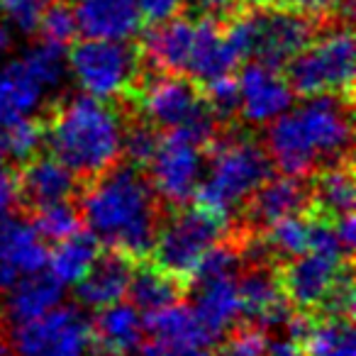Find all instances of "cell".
I'll return each instance as SVG.
<instances>
[{
    "mask_svg": "<svg viewBox=\"0 0 356 356\" xmlns=\"http://www.w3.org/2000/svg\"><path fill=\"white\" fill-rule=\"evenodd\" d=\"M83 227L103 244L132 261L149 259L156 239L161 213L159 198L142 168L115 163L86 184L81 195Z\"/></svg>",
    "mask_w": 356,
    "mask_h": 356,
    "instance_id": "obj_1",
    "label": "cell"
},
{
    "mask_svg": "<svg viewBox=\"0 0 356 356\" xmlns=\"http://www.w3.org/2000/svg\"><path fill=\"white\" fill-rule=\"evenodd\" d=\"M44 142L79 184H88L120 161L122 120L93 95H74L44 124Z\"/></svg>",
    "mask_w": 356,
    "mask_h": 356,
    "instance_id": "obj_2",
    "label": "cell"
},
{
    "mask_svg": "<svg viewBox=\"0 0 356 356\" xmlns=\"http://www.w3.org/2000/svg\"><path fill=\"white\" fill-rule=\"evenodd\" d=\"M210 159L208 176L200 178L193 193V205L227 220L242 208L259 186L271 176V159L266 149L249 137H225L220 134L205 147Z\"/></svg>",
    "mask_w": 356,
    "mask_h": 356,
    "instance_id": "obj_3",
    "label": "cell"
},
{
    "mask_svg": "<svg viewBox=\"0 0 356 356\" xmlns=\"http://www.w3.org/2000/svg\"><path fill=\"white\" fill-rule=\"evenodd\" d=\"M225 37L239 61L254 59L271 69H283L315 40V22L293 8L264 6L234 17Z\"/></svg>",
    "mask_w": 356,
    "mask_h": 356,
    "instance_id": "obj_4",
    "label": "cell"
},
{
    "mask_svg": "<svg viewBox=\"0 0 356 356\" xmlns=\"http://www.w3.org/2000/svg\"><path fill=\"white\" fill-rule=\"evenodd\" d=\"M139 110L152 124L181 129L203 149L220 134V122L203 100L200 86L184 74H159L147 81L139 93Z\"/></svg>",
    "mask_w": 356,
    "mask_h": 356,
    "instance_id": "obj_5",
    "label": "cell"
},
{
    "mask_svg": "<svg viewBox=\"0 0 356 356\" xmlns=\"http://www.w3.org/2000/svg\"><path fill=\"white\" fill-rule=\"evenodd\" d=\"M354 59L356 47L349 27H334L312 40L300 54L286 64V81L293 95H344L354 90Z\"/></svg>",
    "mask_w": 356,
    "mask_h": 356,
    "instance_id": "obj_6",
    "label": "cell"
},
{
    "mask_svg": "<svg viewBox=\"0 0 356 356\" xmlns=\"http://www.w3.org/2000/svg\"><path fill=\"white\" fill-rule=\"evenodd\" d=\"M227 232V220L198 208L181 205L159 225L152 247V264L171 273L173 278L191 286L195 266L213 244H218Z\"/></svg>",
    "mask_w": 356,
    "mask_h": 356,
    "instance_id": "obj_7",
    "label": "cell"
},
{
    "mask_svg": "<svg viewBox=\"0 0 356 356\" xmlns=\"http://www.w3.org/2000/svg\"><path fill=\"white\" fill-rule=\"evenodd\" d=\"M139 61L142 56L127 42L83 37V42L71 49L69 69L83 93L98 100H110L134 90Z\"/></svg>",
    "mask_w": 356,
    "mask_h": 356,
    "instance_id": "obj_8",
    "label": "cell"
},
{
    "mask_svg": "<svg viewBox=\"0 0 356 356\" xmlns=\"http://www.w3.org/2000/svg\"><path fill=\"white\" fill-rule=\"evenodd\" d=\"M203 152L205 149L181 129H166L161 134L159 149L149 163V184L159 200L171 208H181L193 200L203 178Z\"/></svg>",
    "mask_w": 356,
    "mask_h": 356,
    "instance_id": "obj_9",
    "label": "cell"
},
{
    "mask_svg": "<svg viewBox=\"0 0 356 356\" xmlns=\"http://www.w3.org/2000/svg\"><path fill=\"white\" fill-rule=\"evenodd\" d=\"M13 349L20 356H86L90 349L88 320L74 305H56L42 317L17 322Z\"/></svg>",
    "mask_w": 356,
    "mask_h": 356,
    "instance_id": "obj_10",
    "label": "cell"
},
{
    "mask_svg": "<svg viewBox=\"0 0 356 356\" xmlns=\"http://www.w3.org/2000/svg\"><path fill=\"white\" fill-rule=\"evenodd\" d=\"M351 98L334 93L312 95L293 110L302 134L310 142L317 161L327 163L351 159Z\"/></svg>",
    "mask_w": 356,
    "mask_h": 356,
    "instance_id": "obj_11",
    "label": "cell"
},
{
    "mask_svg": "<svg viewBox=\"0 0 356 356\" xmlns=\"http://www.w3.org/2000/svg\"><path fill=\"white\" fill-rule=\"evenodd\" d=\"M346 266H351V259L307 249L298 257L283 259L281 268H276V281L291 305L317 310Z\"/></svg>",
    "mask_w": 356,
    "mask_h": 356,
    "instance_id": "obj_12",
    "label": "cell"
},
{
    "mask_svg": "<svg viewBox=\"0 0 356 356\" xmlns=\"http://www.w3.org/2000/svg\"><path fill=\"white\" fill-rule=\"evenodd\" d=\"M239 86V115L247 122L264 124L288 113L293 105V90L281 69L252 61L237 76Z\"/></svg>",
    "mask_w": 356,
    "mask_h": 356,
    "instance_id": "obj_13",
    "label": "cell"
},
{
    "mask_svg": "<svg viewBox=\"0 0 356 356\" xmlns=\"http://www.w3.org/2000/svg\"><path fill=\"white\" fill-rule=\"evenodd\" d=\"M49 252L30 222L0 215V291H8L20 276L47 266Z\"/></svg>",
    "mask_w": 356,
    "mask_h": 356,
    "instance_id": "obj_14",
    "label": "cell"
},
{
    "mask_svg": "<svg viewBox=\"0 0 356 356\" xmlns=\"http://www.w3.org/2000/svg\"><path fill=\"white\" fill-rule=\"evenodd\" d=\"M93 356H132L142 346V315L132 302H113L100 307L88 322Z\"/></svg>",
    "mask_w": 356,
    "mask_h": 356,
    "instance_id": "obj_15",
    "label": "cell"
},
{
    "mask_svg": "<svg viewBox=\"0 0 356 356\" xmlns=\"http://www.w3.org/2000/svg\"><path fill=\"white\" fill-rule=\"evenodd\" d=\"M79 188L76 176L56 161L54 156H32L22 161V168L15 176V193L17 200L27 205V208H40V205L61 203V200H71Z\"/></svg>",
    "mask_w": 356,
    "mask_h": 356,
    "instance_id": "obj_16",
    "label": "cell"
},
{
    "mask_svg": "<svg viewBox=\"0 0 356 356\" xmlns=\"http://www.w3.org/2000/svg\"><path fill=\"white\" fill-rule=\"evenodd\" d=\"M195 20L173 15L168 20L154 22L152 30L142 40V59L159 74H184L188 69L191 49H193Z\"/></svg>",
    "mask_w": 356,
    "mask_h": 356,
    "instance_id": "obj_17",
    "label": "cell"
},
{
    "mask_svg": "<svg viewBox=\"0 0 356 356\" xmlns=\"http://www.w3.org/2000/svg\"><path fill=\"white\" fill-rule=\"evenodd\" d=\"M74 15L79 35L88 40L127 42L142 25L137 0H76Z\"/></svg>",
    "mask_w": 356,
    "mask_h": 356,
    "instance_id": "obj_18",
    "label": "cell"
},
{
    "mask_svg": "<svg viewBox=\"0 0 356 356\" xmlns=\"http://www.w3.org/2000/svg\"><path fill=\"white\" fill-rule=\"evenodd\" d=\"M247 218L254 227L266 229L271 222L310 210V186L305 178L293 176H268L261 186L252 193V198L244 203Z\"/></svg>",
    "mask_w": 356,
    "mask_h": 356,
    "instance_id": "obj_19",
    "label": "cell"
},
{
    "mask_svg": "<svg viewBox=\"0 0 356 356\" xmlns=\"http://www.w3.org/2000/svg\"><path fill=\"white\" fill-rule=\"evenodd\" d=\"M134 266H137V261H132L124 254L103 249L93 261V266L86 271V276L76 281V300L86 307H93V310L122 300L127 296Z\"/></svg>",
    "mask_w": 356,
    "mask_h": 356,
    "instance_id": "obj_20",
    "label": "cell"
},
{
    "mask_svg": "<svg viewBox=\"0 0 356 356\" xmlns=\"http://www.w3.org/2000/svg\"><path fill=\"white\" fill-rule=\"evenodd\" d=\"M237 288L239 300H242V315L249 320V325H257L261 330L286 325V320L291 317V307H288L291 302L278 288L276 273L254 264L242 276V281H237Z\"/></svg>",
    "mask_w": 356,
    "mask_h": 356,
    "instance_id": "obj_21",
    "label": "cell"
},
{
    "mask_svg": "<svg viewBox=\"0 0 356 356\" xmlns=\"http://www.w3.org/2000/svg\"><path fill=\"white\" fill-rule=\"evenodd\" d=\"M237 64H239V56L229 47L222 27L213 17L195 20L193 49H191L186 76L193 79L195 83H205V81L218 79V76L232 74Z\"/></svg>",
    "mask_w": 356,
    "mask_h": 356,
    "instance_id": "obj_22",
    "label": "cell"
},
{
    "mask_svg": "<svg viewBox=\"0 0 356 356\" xmlns=\"http://www.w3.org/2000/svg\"><path fill=\"white\" fill-rule=\"evenodd\" d=\"M354 171H351V159L327 163L317 168L310 184V210L307 213L322 218L327 222L341 218L346 213H354Z\"/></svg>",
    "mask_w": 356,
    "mask_h": 356,
    "instance_id": "obj_23",
    "label": "cell"
},
{
    "mask_svg": "<svg viewBox=\"0 0 356 356\" xmlns=\"http://www.w3.org/2000/svg\"><path fill=\"white\" fill-rule=\"evenodd\" d=\"M198 286L200 288L195 296L193 312L203 325V330L208 332L210 341H218L242 317L237 278H213V281H200Z\"/></svg>",
    "mask_w": 356,
    "mask_h": 356,
    "instance_id": "obj_24",
    "label": "cell"
},
{
    "mask_svg": "<svg viewBox=\"0 0 356 356\" xmlns=\"http://www.w3.org/2000/svg\"><path fill=\"white\" fill-rule=\"evenodd\" d=\"M8 296V312L15 322H27L42 317L44 312L61 305L64 298V283L51 271H32L20 276L10 288Z\"/></svg>",
    "mask_w": 356,
    "mask_h": 356,
    "instance_id": "obj_25",
    "label": "cell"
},
{
    "mask_svg": "<svg viewBox=\"0 0 356 356\" xmlns=\"http://www.w3.org/2000/svg\"><path fill=\"white\" fill-rule=\"evenodd\" d=\"M144 332L152 334L154 341L173 346H210L208 332L203 330L200 320L195 317L193 307L184 302H171L166 307H159L154 312H144L142 317Z\"/></svg>",
    "mask_w": 356,
    "mask_h": 356,
    "instance_id": "obj_26",
    "label": "cell"
},
{
    "mask_svg": "<svg viewBox=\"0 0 356 356\" xmlns=\"http://www.w3.org/2000/svg\"><path fill=\"white\" fill-rule=\"evenodd\" d=\"M44 86L35 79L22 59L0 66V124L25 118L40 108Z\"/></svg>",
    "mask_w": 356,
    "mask_h": 356,
    "instance_id": "obj_27",
    "label": "cell"
},
{
    "mask_svg": "<svg viewBox=\"0 0 356 356\" xmlns=\"http://www.w3.org/2000/svg\"><path fill=\"white\" fill-rule=\"evenodd\" d=\"M186 291H188V286L184 281L173 278L171 273L159 268L156 264H142V261L134 266L127 288L129 298H132V305L139 312H154L159 307L178 302L184 298Z\"/></svg>",
    "mask_w": 356,
    "mask_h": 356,
    "instance_id": "obj_28",
    "label": "cell"
},
{
    "mask_svg": "<svg viewBox=\"0 0 356 356\" xmlns=\"http://www.w3.org/2000/svg\"><path fill=\"white\" fill-rule=\"evenodd\" d=\"M100 254V242L88 232V229H79L71 237L56 242L54 252L47 257L49 271L59 278L61 283H76L79 278L86 276L93 261Z\"/></svg>",
    "mask_w": 356,
    "mask_h": 356,
    "instance_id": "obj_29",
    "label": "cell"
},
{
    "mask_svg": "<svg viewBox=\"0 0 356 356\" xmlns=\"http://www.w3.org/2000/svg\"><path fill=\"white\" fill-rule=\"evenodd\" d=\"M310 213L286 215L266 227L264 247L268 254H276L278 259H291L307 252L310 244Z\"/></svg>",
    "mask_w": 356,
    "mask_h": 356,
    "instance_id": "obj_30",
    "label": "cell"
},
{
    "mask_svg": "<svg viewBox=\"0 0 356 356\" xmlns=\"http://www.w3.org/2000/svg\"><path fill=\"white\" fill-rule=\"evenodd\" d=\"M30 225L40 234V239L61 242V239L83 229V218H81V210H76V205H71V200H61V203L32 208Z\"/></svg>",
    "mask_w": 356,
    "mask_h": 356,
    "instance_id": "obj_31",
    "label": "cell"
},
{
    "mask_svg": "<svg viewBox=\"0 0 356 356\" xmlns=\"http://www.w3.org/2000/svg\"><path fill=\"white\" fill-rule=\"evenodd\" d=\"M44 142V122L32 120L30 115L17 118L13 122L0 124V147L3 154L15 161H27L37 154Z\"/></svg>",
    "mask_w": 356,
    "mask_h": 356,
    "instance_id": "obj_32",
    "label": "cell"
},
{
    "mask_svg": "<svg viewBox=\"0 0 356 356\" xmlns=\"http://www.w3.org/2000/svg\"><path fill=\"white\" fill-rule=\"evenodd\" d=\"M159 142H161L159 127L147 118H137L127 127H122V154L134 168H147L152 163Z\"/></svg>",
    "mask_w": 356,
    "mask_h": 356,
    "instance_id": "obj_33",
    "label": "cell"
},
{
    "mask_svg": "<svg viewBox=\"0 0 356 356\" xmlns=\"http://www.w3.org/2000/svg\"><path fill=\"white\" fill-rule=\"evenodd\" d=\"M20 59L25 61L27 69L35 74V79L44 86V90L56 88V86L64 81L66 54H64V49H61V47H54V44H47V42H42V44L27 49Z\"/></svg>",
    "mask_w": 356,
    "mask_h": 356,
    "instance_id": "obj_34",
    "label": "cell"
},
{
    "mask_svg": "<svg viewBox=\"0 0 356 356\" xmlns=\"http://www.w3.org/2000/svg\"><path fill=\"white\" fill-rule=\"evenodd\" d=\"M200 93L203 100L208 103L210 113L215 115L220 124L222 122H232L234 115H239V86H237V76L225 74L218 79H210L205 83H200Z\"/></svg>",
    "mask_w": 356,
    "mask_h": 356,
    "instance_id": "obj_35",
    "label": "cell"
},
{
    "mask_svg": "<svg viewBox=\"0 0 356 356\" xmlns=\"http://www.w3.org/2000/svg\"><path fill=\"white\" fill-rule=\"evenodd\" d=\"M37 32H40L42 42H47V44L61 47V49L74 44L76 35H79L74 8L66 6V3H49L44 15H42Z\"/></svg>",
    "mask_w": 356,
    "mask_h": 356,
    "instance_id": "obj_36",
    "label": "cell"
},
{
    "mask_svg": "<svg viewBox=\"0 0 356 356\" xmlns=\"http://www.w3.org/2000/svg\"><path fill=\"white\" fill-rule=\"evenodd\" d=\"M49 3L51 0H0V15L13 30L35 35Z\"/></svg>",
    "mask_w": 356,
    "mask_h": 356,
    "instance_id": "obj_37",
    "label": "cell"
},
{
    "mask_svg": "<svg viewBox=\"0 0 356 356\" xmlns=\"http://www.w3.org/2000/svg\"><path fill=\"white\" fill-rule=\"evenodd\" d=\"M268 334L257 325L234 327L218 356H266Z\"/></svg>",
    "mask_w": 356,
    "mask_h": 356,
    "instance_id": "obj_38",
    "label": "cell"
},
{
    "mask_svg": "<svg viewBox=\"0 0 356 356\" xmlns=\"http://www.w3.org/2000/svg\"><path fill=\"white\" fill-rule=\"evenodd\" d=\"M286 8H293L307 17H325L341 10L349 13L351 0H286Z\"/></svg>",
    "mask_w": 356,
    "mask_h": 356,
    "instance_id": "obj_39",
    "label": "cell"
},
{
    "mask_svg": "<svg viewBox=\"0 0 356 356\" xmlns=\"http://www.w3.org/2000/svg\"><path fill=\"white\" fill-rule=\"evenodd\" d=\"M181 6H184V0H137V10L142 20L152 22V25L178 15Z\"/></svg>",
    "mask_w": 356,
    "mask_h": 356,
    "instance_id": "obj_40",
    "label": "cell"
},
{
    "mask_svg": "<svg viewBox=\"0 0 356 356\" xmlns=\"http://www.w3.org/2000/svg\"><path fill=\"white\" fill-rule=\"evenodd\" d=\"M134 354L137 356H210V351L208 346H173L152 339V344L139 346Z\"/></svg>",
    "mask_w": 356,
    "mask_h": 356,
    "instance_id": "obj_41",
    "label": "cell"
},
{
    "mask_svg": "<svg viewBox=\"0 0 356 356\" xmlns=\"http://www.w3.org/2000/svg\"><path fill=\"white\" fill-rule=\"evenodd\" d=\"M332 229H334L337 239H339V244L344 247V252L351 257V252H354V244H356V220H354V213H346V215H341V218L332 220Z\"/></svg>",
    "mask_w": 356,
    "mask_h": 356,
    "instance_id": "obj_42",
    "label": "cell"
},
{
    "mask_svg": "<svg viewBox=\"0 0 356 356\" xmlns=\"http://www.w3.org/2000/svg\"><path fill=\"white\" fill-rule=\"evenodd\" d=\"M15 200H17L15 176H10V173L3 168V171H0V215L10 213V208H13Z\"/></svg>",
    "mask_w": 356,
    "mask_h": 356,
    "instance_id": "obj_43",
    "label": "cell"
},
{
    "mask_svg": "<svg viewBox=\"0 0 356 356\" xmlns=\"http://www.w3.org/2000/svg\"><path fill=\"white\" fill-rule=\"evenodd\" d=\"M266 356H305L300 341H296L293 337H286L281 341H271L268 339V349Z\"/></svg>",
    "mask_w": 356,
    "mask_h": 356,
    "instance_id": "obj_44",
    "label": "cell"
},
{
    "mask_svg": "<svg viewBox=\"0 0 356 356\" xmlns=\"http://www.w3.org/2000/svg\"><path fill=\"white\" fill-rule=\"evenodd\" d=\"M237 3H239V0H200V6H203L208 13H213V15H220V13L232 10Z\"/></svg>",
    "mask_w": 356,
    "mask_h": 356,
    "instance_id": "obj_45",
    "label": "cell"
},
{
    "mask_svg": "<svg viewBox=\"0 0 356 356\" xmlns=\"http://www.w3.org/2000/svg\"><path fill=\"white\" fill-rule=\"evenodd\" d=\"M13 47V27L6 20H0V56L8 54Z\"/></svg>",
    "mask_w": 356,
    "mask_h": 356,
    "instance_id": "obj_46",
    "label": "cell"
},
{
    "mask_svg": "<svg viewBox=\"0 0 356 356\" xmlns=\"http://www.w3.org/2000/svg\"><path fill=\"white\" fill-rule=\"evenodd\" d=\"M334 356H354V349H349V351H339V354H334Z\"/></svg>",
    "mask_w": 356,
    "mask_h": 356,
    "instance_id": "obj_47",
    "label": "cell"
},
{
    "mask_svg": "<svg viewBox=\"0 0 356 356\" xmlns=\"http://www.w3.org/2000/svg\"><path fill=\"white\" fill-rule=\"evenodd\" d=\"M3 159H6V154H3V147H0V171H3Z\"/></svg>",
    "mask_w": 356,
    "mask_h": 356,
    "instance_id": "obj_48",
    "label": "cell"
}]
</instances>
